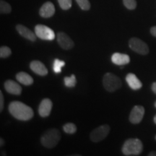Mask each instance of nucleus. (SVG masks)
Instances as JSON below:
<instances>
[{"label":"nucleus","instance_id":"1","mask_svg":"<svg viewBox=\"0 0 156 156\" xmlns=\"http://www.w3.org/2000/svg\"><path fill=\"white\" fill-rule=\"evenodd\" d=\"M9 112L15 119L21 121H28L34 116L33 109L20 101H12L9 105Z\"/></svg>","mask_w":156,"mask_h":156},{"label":"nucleus","instance_id":"2","mask_svg":"<svg viewBox=\"0 0 156 156\" xmlns=\"http://www.w3.org/2000/svg\"><path fill=\"white\" fill-rule=\"evenodd\" d=\"M61 140V134L56 129H51L43 134L41 139L42 145L46 148H53Z\"/></svg>","mask_w":156,"mask_h":156},{"label":"nucleus","instance_id":"3","mask_svg":"<svg viewBox=\"0 0 156 156\" xmlns=\"http://www.w3.org/2000/svg\"><path fill=\"white\" fill-rule=\"evenodd\" d=\"M142 149L143 145L139 139H129L123 145L122 153L127 156L138 155L142 153Z\"/></svg>","mask_w":156,"mask_h":156},{"label":"nucleus","instance_id":"4","mask_svg":"<svg viewBox=\"0 0 156 156\" xmlns=\"http://www.w3.org/2000/svg\"><path fill=\"white\" fill-rule=\"evenodd\" d=\"M103 85L107 91L114 92L122 87V83L119 77L114 74L108 73L103 76Z\"/></svg>","mask_w":156,"mask_h":156},{"label":"nucleus","instance_id":"5","mask_svg":"<svg viewBox=\"0 0 156 156\" xmlns=\"http://www.w3.org/2000/svg\"><path fill=\"white\" fill-rule=\"evenodd\" d=\"M129 46L134 52L141 55H146L149 53V47L147 44L138 38L130 39L129 41Z\"/></svg>","mask_w":156,"mask_h":156},{"label":"nucleus","instance_id":"6","mask_svg":"<svg viewBox=\"0 0 156 156\" xmlns=\"http://www.w3.org/2000/svg\"><path fill=\"white\" fill-rule=\"evenodd\" d=\"M35 34L38 38L46 41H53L55 38L54 30L44 25H37L35 27Z\"/></svg>","mask_w":156,"mask_h":156},{"label":"nucleus","instance_id":"7","mask_svg":"<svg viewBox=\"0 0 156 156\" xmlns=\"http://www.w3.org/2000/svg\"><path fill=\"white\" fill-rule=\"evenodd\" d=\"M110 132V127L107 124H103L93 130L90 134V138L94 142H101V140H104L105 138L108 136Z\"/></svg>","mask_w":156,"mask_h":156},{"label":"nucleus","instance_id":"8","mask_svg":"<svg viewBox=\"0 0 156 156\" xmlns=\"http://www.w3.org/2000/svg\"><path fill=\"white\" fill-rule=\"evenodd\" d=\"M56 39L61 48L65 50H69L74 47V42L71 38L64 32H58L56 35Z\"/></svg>","mask_w":156,"mask_h":156},{"label":"nucleus","instance_id":"9","mask_svg":"<svg viewBox=\"0 0 156 156\" xmlns=\"http://www.w3.org/2000/svg\"><path fill=\"white\" fill-rule=\"evenodd\" d=\"M145 114V108L142 106H135L132 108L129 115L130 122L134 124H139L143 119Z\"/></svg>","mask_w":156,"mask_h":156},{"label":"nucleus","instance_id":"10","mask_svg":"<svg viewBox=\"0 0 156 156\" xmlns=\"http://www.w3.org/2000/svg\"><path fill=\"white\" fill-rule=\"evenodd\" d=\"M52 104L51 101L48 98H45L41 102L38 108V113L41 117H47L50 115L51 112Z\"/></svg>","mask_w":156,"mask_h":156},{"label":"nucleus","instance_id":"11","mask_svg":"<svg viewBox=\"0 0 156 156\" xmlns=\"http://www.w3.org/2000/svg\"><path fill=\"white\" fill-rule=\"evenodd\" d=\"M55 13V7L53 3L51 2H46L41 6L39 10V15L41 17L44 18H48L52 17Z\"/></svg>","mask_w":156,"mask_h":156},{"label":"nucleus","instance_id":"12","mask_svg":"<svg viewBox=\"0 0 156 156\" xmlns=\"http://www.w3.org/2000/svg\"><path fill=\"white\" fill-rule=\"evenodd\" d=\"M16 30L20 36H22L24 38L28 39V40L30 41H35L36 40L37 36L36 34H34L30 29L24 26V25L20 24L17 25Z\"/></svg>","mask_w":156,"mask_h":156},{"label":"nucleus","instance_id":"13","mask_svg":"<svg viewBox=\"0 0 156 156\" xmlns=\"http://www.w3.org/2000/svg\"><path fill=\"white\" fill-rule=\"evenodd\" d=\"M5 88L7 92L12 95H20L22 93V87L18 83L13 80H7L5 83Z\"/></svg>","mask_w":156,"mask_h":156},{"label":"nucleus","instance_id":"14","mask_svg":"<svg viewBox=\"0 0 156 156\" xmlns=\"http://www.w3.org/2000/svg\"><path fill=\"white\" fill-rule=\"evenodd\" d=\"M30 67L33 72H34L36 74H38V75L45 76L48 74V69L45 67L44 64L38 60L31 62Z\"/></svg>","mask_w":156,"mask_h":156},{"label":"nucleus","instance_id":"15","mask_svg":"<svg viewBox=\"0 0 156 156\" xmlns=\"http://www.w3.org/2000/svg\"><path fill=\"white\" fill-rule=\"evenodd\" d=\"M112 61L116 65L124 66L129 63L130 58L127 54L114 53L112 56Z\"/></svg>","mask_w":156,"mask_h":156},{"label":"nucleus","instance_id":"16","mask_svg":"<svg viewBox=\"0 0 156 156\" xmlns=\"http://www.w3.org/2000/svg\"><path fill=\"white\" fill-rule=\"evenodd\" d=\"M126 81L128 83L129 86L131 87L132 90H139L142 87V83H141V81L138 79L137 77L134 74H128L126 77Z\"/></svg>","mask_w":156,"mask_h":156},{"label":"nucleus","instance_id":"17","mask_svg":"<svg viewBox=\"0 0 156 156\" xmlns=\"http://www.w3.org/2000/svg\"><path fill=\"white\" fill-rule=\"evenodd\" d=\"M17 80L25 85H30L34 83V79L30 75L24 72H20L16 75Z\"/></svg>","mask_w":156,"mask_h":156},{"label":"nucleus","instance_id":"18","mask_svg":"<svg viewBox=\"0 0 156 156\" xmlns=\"http://www.w3.org/2000/svg\"><path fill=\"white\" fill-rule=\"evenodd\" d=\"M12 11V7L7 2L1 0L0 1V12L2 14H9Z\"/></svg>","mask_w":156,"mask_h":156},{"label":"nucleus","instance_id":"19","mask_svg":"<svg viewBox=\"0 0 156 156\" xmlns=\"http://www.w3.org/2000/svg\"><path fill=\"white\" fill-rule=\"evenodd\" d=\"M64 85L68 87H74L77 83V80L75 75H72L70 77H66L64 79Z\"/></svg>","mask_w":156,"mask_h":156},{"label":"nucleus","instance_id":"20","mask_svg":"<svg viewBox=\"0 0 156 156\" xmlns=\"http://www.w3.org/2000/svg\"><path fill=\"white\" fill-rule=\"evenodd\" d=\"M65 65V62L62 60H59L58 58H56L54 62L53 69L55 73H60L62 72V67Z\"/></svg>","mask_w":156,"mask_h":156},{"label":"nucleus","instance_id":"21","mask_svg":"<svg viewBox=\"0 0 156 156\" xmlns=\"http://www.w3.org/2000/svg\"><path fill=\"white\" fill-rule=\"evenodd\" d=\"M63 130L66 133L72 134L75 133L76 131H77V126L73 123H67V124L64 125Z\"/></svg>","mask_w":156,"mask_h":156},{"label":"nucleus","instance_id":"22","mask_svg":"<svg viewBox=\"0 0 156 156\" xmlns=\"http://www.w3.org/2000/svg\"><path fill=\"white\" fill-rule=\"evenodd\" d=\"M60 7L64 10H68L72 7V0H58Z\"/></svg>","mask_w":156,"mask_h":156},{"label":"nucleus","instance_id":"23","mask_svg":"<svg viewBox=\"0 0 156 156\" xmlns=\"http://www.w3.org/2000/svg\"><path fill=\"white\" fill-rule=\"evenodd\" d=\"M11 49L7 46H2L0 48V57L1 58H7L11 55Z\"/></svg>","mask_w":156,"mask_h":156},{"label":"nucleus","instance_id":"24","mask_svg":"<svg viewBox=\"0 0 156 156\" xmlns=\"http://www.w3.org/2000/svg\"><path fill=\"white\" fill-rule=\"evenodd\" d=\"M76 2L83 10H89L90 8V3L88 0H76Z\"/></svg>","mask_w":156,"mask_h":156},{"label":"nucleus","instance_id":"25","mask_svg":"<svg viewBox=\"0 0 156 156\" xmlns=\"http://www.w3.org/2000/svg\"><path fill=\"white\" fill-rule=\"evenodd\" d=\"M123 3L128 9L132 10L136 7V0H123Z\"/></svg>","mask_w":156,"mask_h":156},{"label":"nucleus","instance_id":"26","mask_svg":"<svg viewBox=\"0 0 156 156\" xmlns=\"http://www.w3.org/2000/svg\"><path fill=\"white\" fill-rule=\"evenodd\" d=\"M4 108V95L2 91H0V112H2Z\"/></svg>","mask_w":156,"mask_h":156},{"label":"nucleus","instance_id":"27","mask_svg":"<svg viewBox=\"0 0 156 156\" xmlns=\"http://www.w3.org/2000/svg\"><path fill=\"white\" fill-rule=\"evenodd\" d=\"M151 33L154 37H155L156 38V26L152 27L151 29Z\"/></svg>","mask_w":156,"mask_h":156},{"label":"nucleus","instance_id":"28","mask_svg":"<svg viewBox=\"0 0 156 156\" xmlns=\"http://www.w3.org/2000/svg\"><path fill=\"white\" fill-rule=\"evenodd\" d=\"M152 90L153 92L156 94V82L155 83H153V85H152Z\"/></svg>","mask_w":156,"mask_h":156},{"label":"nucleus","instance_id":"29","mask_svg":"<svg viewBox=\"0 0 156 156\" xmlns=\"http://www.w3.org/2000/svg\"><path fill=\"white\" fill-rule=\"evenodd\" d=\"M148 155L149 156H156V152L155 151H152L148 154Z\"/></svg>","mask_w":156,"mask_h":156},{"label":"nucleus","instance_id":"30","mask_svg":"<svg viewBox=\"0 0 156 156\" xmlns=\"http://www.w3.org/2000/svg\"><path fill=\"white\" fill-rule=\"evenodd\" d=\"M4 145H5V140H4L2 138H1V139H0V145H1V147H2Z\"/></svg>","mask_w":156,"mask_h":156},{"label":"nucleus","instance_id":"31","mask_svg":"<svg viewBox=\"0 0 156 156\" xmlns=\"http://www.w3.org/2000/svg\"><path fill=\"white\" fill-rule=\"evenodd\" d=\"M154 122H155L156 124V115L155 116V117H154Z\"/></svg>","mask_w":156,"mask_h":156},{"label":"nucleus","instance_id":"32","mask_svg":"<svg viewBox=\"0 0 156 156\" xmlns=\"http://www.w3.org/2000/svg\"><path fill=\"white\" fill-rule=\"evenodd\" d=\"M155 108H156V101L155 102Z\"/></svg>","mask_w":156,"mask_h":156},{"label":"nucleus","instance_id":"33","mask_svg":"<svg viewBox=\"0 0 156 156\" xmlns=\"http://www.w3.org/2000/svg\"><path fill=\"white\" fill-rule=\"evenodd\" d=\"M155 140H156V136H155Z\"/></svg>","mask_w":156,"mask_h":156}]
</instances>
